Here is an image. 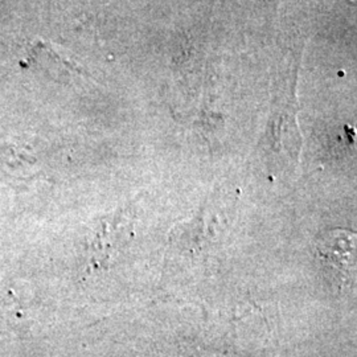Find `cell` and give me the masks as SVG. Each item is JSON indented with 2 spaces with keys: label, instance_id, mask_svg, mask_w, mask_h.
<instances>
[{
  "label": "cell",
  "instance_id": "1",
  "mask_svg": "<svg viewBox=\"0 0 357 357\" xmlns=\"http://www.w3.org/2000/svg\"><path fill=\"white\" fill-rule=\"evenodd\" d=\"M317 250L324 268L345 278L355 255V243L351 233H330L317 245Z\"/></svg>",
  "mask_w": 357,
  "mask_h": 357
}]
</instances>
